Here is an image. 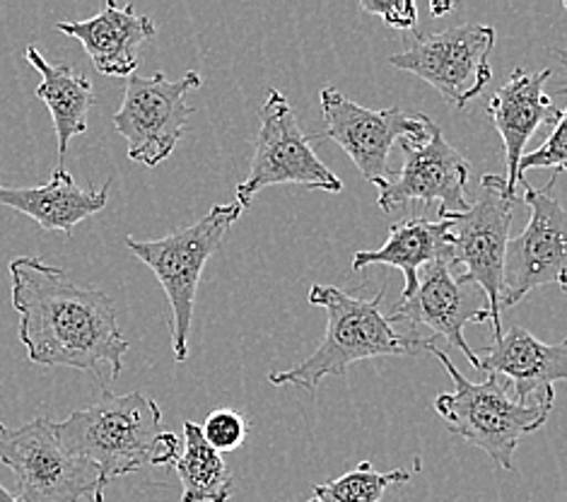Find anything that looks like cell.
I'll return each mask as SVG.
<instances>
[{
  "label": "cell",
  "mask_w": 567,
  "mask_h": 502,
  "mask_svg": "<svg viewBox=\"0 0 567 502\" xmlns=\"http://www.w3.org/2000/svg\"><path fill=\"white\" fill-rule=\"evenodd\" d=\"M8 270L27 358L44 368L83 372L110 365L112 379L121 375L128 341L118 329V309L110 295L83 288L63 268L37 256H18Z\"/></svg>",
  "instance_id": "obj_1"
},
{
  "label": "cell",
  "mask_w": 567,
  "mask_h": 502,
  "mask_svg": "<svg viewBox=\"0 0 567 502\" xmlns=\"http://www.w3.org/2000/svg\"><path fill=\"white\" fill-rule=\"evenodd\" d=\"M386 283L370 300L350 295L336 285H312L309 303L327 311V336L321 346L305 362L282 372L268 375L276 387H300L315 393L321 379L346 375L360 360L391 358V356H421L435 341L417 334H401L382 311Z\"/></svg>",
  "instance_id": "obj_2"
},
{
  "label": "cell",
  "mask_w": 567,
  "mask_h": 502,
  "mask_svg": "<svg viewBox=\"0 0 567 502\" xmlns=\"http://www.w3.org/2000/svg\"><path fill=\"white\" fill-rule=\"evenodd\" d=\"M69 454L100 469L104 485L153 464L155 442L162 436L159 403L141 391L116 397L102 389V399L53 423Z\"/></svg>",
  "instance_id": "obj_3"
},
{
  "label": "cell",
  "mask_w": 567,
  "mask_h": 502,
  "mask_svg": "<svg viewBox=\"0 0 567 502\" xmlns=\"http://www.w3.org/2000/svg\"><path fill=\"white\" fill-rule=\"evenodd\" d=\"M432 352L454 382V391L435 399L437 416L447 423L452 436L466 440L488 454L499 469L512 471L522 438L542 428L550 411L542 406H519L509 397V387L499 375H488L485 382H471L444 350L432 346Z\"/></svg>",
  "instance_id": "obj_4"
},
{
  "label": "cell",
  "mask_w": 567,
  "mask_h": 502,
  "mask_svg": "<svg viewBox=\"0 0 567 502\" xmlns=\"http://www.w3.org/2000/svg\"><path fill=\"white\" fill-rule=\"evenodd\" d=\"M245 213L247 211L233 201L225 206H213L198 223L174 229L162 239L141 242L126 235L128 252L153 270L167 295L172 309V350L177 362L188 358L186 344L192 334L196 293L204 268L210 256L220 252L229 227Z\"/></svg>",
  "instance_id": "obj_5"
},
{
  "label": "cell",
  "mask_w": 567,
  "mask_h": 502,
  "mask_svg": "<svg viewBox=\"0 0 567 502\" xmlns=\"http://www.w3.org/2000/svg\"><path fill=\"white\" fill-rule=\"evenodd\" d=\"M0 464L16 477L20 502H104V481L90 461L61 447L53 420L34 418L20 428L0 423Z\"/></svg>",
  "instance_id": "obj_6"
},
{
  "label": "cell",
  "mask_w": 567,
  "mask_h": 502,
  "mask_svg": "<svg viewBox=\"0 0 567 502\" xmlns=\"http://www.w3.org/2000/svg\"><path fill=\"white\" fill-rule=\"evenodd\" d=\"M317 135L302 131L288 98L280 90H268L259 112V131L254 139L249 176L237 184V203L249 211L254 196L266 186L292 184L309 192L341 194L343 182L315 153Z\"/></svg>",
  "instance_id": "obj_7"
},
{
  "label": "cell",
  "mask_w": 567,
  "mask_h": 502,
  "mask_svg": "<svg viewBox=\"0 0 567 502\" xmlns=\"http://www.w3.org/2000/svg\"><path fill=\"white\" fill-rule=\"evenodd\" d=\"M519 196L507 192L505 176L483 174L478 196L468 203L466 213L452 218L447 233L450 262L454 268H464V278L476 283L488 297L491 324L495 341L503 336V311H499V280H503L505 247L509 227L515 221Z\"/></svg>",
  "instance_id": "obj_8"
},
{
  "label": "cell",
  "mask_w": 567,
  "mask_h": 502,
  "mask_svg": "<svg viewBox=\"0 0 567 502\" xmlns=\"http://www.w3.org/2000/svg\"><path fill=\"white\" fill-rule=\"evenodd\" d=\"M495 30L491 24L464 22L435 34H423L389 59L391 68L413 73L435 88L456 110L476 100L493 78L491 53Z\"/></svg>",
  "instance_id": "obj_9"
},
{
  "label": "cell",
  "mask_w": 567,
  "mask_h": 502,
  "mask_svg": "<svg viewBox=\"0 0 567 502\" xmlns=\"http://www.w3.org/2000/svg\"><path fill=\"white\" fill-rule=\"evenodd\" d=\"M319 102L327 124L319 139L341 145L364 180L374 186L389 176V155L396 141L417 145L440 129L427 114L368 110L333 88H323Z\"/></svg>",
  "instance_id": "obj_10"
},
{
  "label": "cell",
  "mask_w": 567,
  "mask_h": 502,
  "mask_svg": "<svg viewBox=\"0 0 567 502\" xmlns=\"http://www.w3.org/2000/svg\"><path fill=\"white\" fill-rule=\"evenodd\" d=\"M524 188V201L532 208L529 225L515 239L507 242L503 280H499V311L519 305L532 290L542 285H558L565 290V211L553 194L558 174L550 176L544 188H536L526 176L517 182Z\"/></svg>",
  "instance_id": "obj_11"
},
{
  "label": "cell",
  "mask_w": 567,
  "mask_h": 502,
  "mask_svg": "<svg viewBox=\"0 0 567 502\" xmlns=\"http://www.w3.org/2000/svg\"><path fill=\"white\" fill-rule=\"evenodd\" d=\"M204 85V78L188 71L179 80H167L165 73L153 78H126L124 100L114 114V129L128 143V160L145 167H157L179 145L194 106L186 94Z\"/></svg>",
  "instance_id": "obj_12"
},
{
  "label": "cell",
  "mask_w": 567,
  "mask_h": 502,
  "mask_svg": "<svg viewBox=\"0 0 567 502\" xmlns=\"http://www.w3.org/2000/svg\"><path fill=\"white\" fill-rule=\"evenodd\" d=\"M403 165L389 172L384 182L377 184L380 196L377 206L382 213H399L409 203H437L440 221H452L468 211L466 186L471 176L468 160L444 139L442 129L425 143H401Z\"/></svg>",
  "instance_id": "obj_13"
},
{
  "label": "cell",
  "mask_w": 567,
  "mask_h": 502,
  "mask_svg": "<svg viewBox=\"0 0 567 502\" xmlns=\"http://www.w3.org/2000/svg\"><path fill=\"white\" fill-rule=\"evenodd\" d=\"M386 319L391 324L403 321L411 327H427L452 348L462 350L474 370H481L478 356L464 338V327L491 321V305L476 283L454 274L450 256L423 266L415 293L391 307Z\"/></svg>",
  "instance_id": "obj_14"
},
{
  "label": "cell",
  "mask_w": 567,
  "mask_h": 502,
  "mask_svg": "<svg viewBox=\"0 0 567 502\" xmlns=\"http://www.w3.org/2000/svg\"><path fill=\"white\" fill-rule=\"evenodd\" d=\"M478 365L481 372L503 377L519 406H542L553 411V385L567 379V346L544 344L526 329L512 327L483 352Z\"/></svg>",
  "instance_id": "obj_15"
},
{
  "label": "cell",
  "mask_w": 567,
  "mask_h": 502,
  "mask_svg": "<svg viewBox=\"0 0 567 502\" xmlns=\"http://www.w3.org/2000/svg\"><path fill=\"white\" fill-rule=\"evenodd\" d=\"M548 80V68H542V71L517 68L488 102V114L505 147V184L512 196H517V165L526 153V145H529L538 129H553L560 119H565L560 106L546 98L544 88Z\"/></svg>",
  "instance_id": "obj_16"
},
{
  "label": "cell",
  "mask_w": 567,
  "mask_h": 502,
  "mask_svg": "<svg viewBox=\"0 0 567 502\" xmlns=\"http://www.w3.org/2000/svg\"><path fill=\"white\" fill-rule=\"evenodd\" d=\"M56 32L78 39L97 73L131 78L138 68L141 47L157 34V24L151 16H138L133 3L118 8L114 0H106L94 18L63 20Z\"/></svg>",
  "instance_id": "obj_17"
},
{
  "label": "cell",
  "mask_w": 567,
  "mask_h": 502,
  "mask_svg": "<svg viewBox=\"0 0 567 502\" xmlns=\"http://www.w3.org/2000/svg\"><path fill=\"white\" fill-rule=\"evenodd\" d=\"M112 180L100 188H80L71 172L56 167L42 186H3L0 184V206L18 211L32 218L44 233L73 235V229L97 215L110 203Z\"/></svg>",
  "instance_id": "obj_18"
},
{
  "label": "cell",
  "mask_w": 567,
  "mask_h": 502,
  "mask_svg": "<svg viewBox=\"0 0 567 502\" xmlns=\"http://www.w3.org/2000/svg\"><path fill=\"white\" fill-rule=\"evenodd\" d=\"M452 221L411 218L389 227V237L380 249H362L353 256V270H368L370 266H394L403 274V297H411L417 288L421 268L450 256L447 233Z\"/></svg>",
  "instance_id": "obj_19"
},
{
  "label": "cell",
  "mask_w": 567,
  "mask_h": 502,
  "mask_svg": "<svg viewBox=\"0 0 567 502\" xmlns=\"http://www.w3.org/2000/svg\"><path fill=\"white\" fill-rule=\"evenodd\" d=\"M27 61L42 75L37 98L47 104L59 141V157L63 167L65 153L75 135L87 133V114L94 106V90L90 78L73 71L69 63H51L37 47H27Z\"/></svg>",
  "instance_id": "obj_20"
},
{
  "label": "cell",
  "mask_w": 567,
  "mask_h": 502,
  "mask_svg": "<svg viewBox=\"0 0 567 502\" xmlns=\"http://www.w3.org/2000/svg\"><path fill=\"white\" fill-rule=\"evenodd\" d=\"M174 469L182 481V502H229L233 498V469L192 420L184 423V450Z\"/></svg>",
  "instance_id": "obj_21"
},
{
  "label": "cell",
  "mask_w": 567,
  "mask_h": 502,
  "mask_svg": "<svg viewBox=\"0 0 567 502\" xmlns=\"http://www.w3.org/2000/svg\"><path fill=\"white\" fill-rule=\"evenodd\" d=\"M411 481V471L394 469V471H374L370 461L343 473V477L319 483L312 488V498L307 502H380L389 485H401Z\"/></svg>",
  "instance_id": "obj_22"
},
{
  "label": "cell",
  "mask_w": 567,
  "mask_h": 502,
  "mask_svg": "<svg viewBox=\"0 0 567 502\" xmlns=\"http://www.w3.org/2000/svg\"><path fill=\"white\" fill-rule=\"evenodd\" d=\"M247 432H249L247 418L233 409L213 411L204 420V426H200V436H204V440L220 454L239 450L247 440Z\"/></svg>",
  "instance_id": "obj_23"
},
{
  "label": "cell",
  "mask_w": 567,
  "mask_h": 502,
  "mask_svg": "<svg viewBox=\"0 0 567 502\" xmlns=\"http://www.w3.org/2000/svg\"><path fill=\"white\" fill-rule=\"evenodd\" d=\"M567 126L565 119H560L556 126L550 129V135L546 139V143L542 147H536L532 153H524L519 165H517V182L522 176L534 170V167H544V170H556V174H565V160H567Z\"/></svg>",
  "instance_id": "obj_24"
},
{
  "label": "cell",
  "mask_w": 567,
  "mask_h": 502,
  "mask_svg": "<svg viewBox=\"0 0 567 502\" xmlns=\"http://www.w3.org/2000/svg\"><path fill=\"white\" fill-rule=\"evenodd\" d=\"M360 8L370 16L382 18L386 27H394L401 32L417 30V6L411 0H389V3H370V0H362Z\"/></svg>",
  "instance_id": "obj_25"
},
{
  "label": "cell",
  "mask_w": 567,
  "mask_h": 502,
  "mask_svg": "<svg viewBox=\"0 0 567 502\" xmlns=\"http://www.w3.org/2000/svg\"><path fill=\"white\" fill-rule=\"evenodd\" d=\"M182 454V442L179 438L174 436V432H162L155 442V450H153V464L151 467H174L177 464V459Z\"/></svg>",
  "instance_id": "obj_26"
},
{
  "label": "cell",
  "mask_w": 567,
  "mask_h": 502,
  "mask_svg": "<svg viewBox=\"0 0 567 502\" xmlns=\"http://www.w3.org/2000/svg\"><path fill=\"white\" fill-rule=\"evenodd\" d=\"M456 8V3H437V0H432L430 3V12L435 18H442V16H447V12H452Z\"/></svg>",
  "instance_id": "obj_27"
},
{
  "label": "cell",
  "mask_w": 567,
  "mask_h": 502,
  "mask_svg": "<svg viewBox=\"0 0 567 502\" xmlns=\"http://www.w3.org/2000/svg\"><path fill=\"white\" fill-rule=\"evenodd\" d=\"M0 502H20L16 495H12L10 491H8V488H3V485H0Z\"/></svg>",
  "instance_id": "obj_28"
}]
</instances>
